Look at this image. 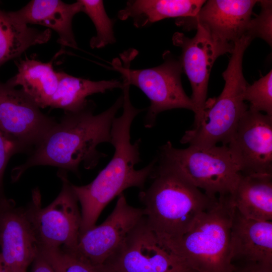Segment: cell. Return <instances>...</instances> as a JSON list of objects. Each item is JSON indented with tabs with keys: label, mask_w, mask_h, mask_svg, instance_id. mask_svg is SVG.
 <instances>
[{
	"label": "cell",
	"mask_w": 272,
	"mask_h": 272,
	"mask_svg": "<svg viewBox=\"0 0 272 272\" xmlns=\"http://www.w3.org/2000/svg\"><path fill=\"white\" fill-rule=\"evenodd\" d=\"M243 98L250 103L249 109L272 116V71L252 85L248 84Z\"/></svg>",
	"instance_id": "d4e9b609"
},
{
	"label": "cell",
	"mask_w": 272,
	"mask_h": 272,
	"mask_svg": "<svg viewBox=\"0 0 272 272\" xmlns=\"http://www.w3.org/2000/svg\"><path fill=\"white\" fill-rule=\"evenodd\" d=\"M112 272H194L143 216L106 264Z\"/></svg>",
	"instance_id": "9c48e42d"
},
{
	"label": "cell",
	"mask_w": 272,
	"mask_h": 272,
	"mask_svg": "<svg viewBox=\"0 0 272 272\" xmlns=\"http://www.w3.org/2000/svg\"><path fill=\"white\" fill-rule=\"evenodd\" d=\"M51 34L49 29L39 30L21 23L0 9V67L29 47L46 43Z\"/></svg>",
	"instance_id": "7402d4cb"
},
{
	"label": "cell",
	"mask_w": 272,
	"mask_h": 272,
	"mask_svg": "<svg viewBox=\"0 0 272 272\" xmlns=\"http://www.w3.org/2000/svg\"><path fill=\"white\" fill-rule=\"evenodd\" d=\"M232 262L272 265V221L247 219L234 208L230 236Z\"/></svg>",
	"instance_id": "2e32d148"
},
{
	"label": "cell",
	"mask_w": 272,
	"mask_h": 272,
	"mask_svg": "<svg viewBox=\"0 0 272 272\" xmlns=\"http://www.w3.org/2000/svg\"><path fill=\"white\" fill-rule=\"evenodd\" d=\"M122 107V114L115 118L111 130L110 144L114 148L112 159L90 183L72 184L81 207L80 235L94 227L103 209L124 190L133 187L144 189L155 168L156 158L141 169L134 167L141 161V139L132 143L130 128L135 117L144 109L134 107L128 94L123 96Z\"/></svg>",
	"instance_id": "7a4b0ae2"
},
{
	"label": "cell",
	"mask_w": 272,
	"mask_h": 272,
	"mask_svg": "<svg viewBox=\"0 0 272 272\" xmlns=\"http://www.w3.org/2000/svg\"><path fill=\"white\" fill-rule=\"evenodd\" d=\"M81 12L80 0L73 4L60 0H32L19 10L8 13L21 23L40 25L55 31L58 35V43L77 49L72 21L75 15Z\"/></svg>",
	"instance_id": "e0dca14e"
},
{
	"label": "cell",
	"mask_w": 272,
	"mask_h": 272,
	"mask_svg": "<svg viewBox=\"0 0 272 272\" xmlns=\"http://www.w3.org/2000/svg\"><path fill=\"white\" fill-rule=\"evenodd\" d=\"M258 1L209 0L196 16L177 18L176 24L186 30L195 29L199 25L216 43L233 50L235 43L245 35Z\"/></svg>",
	"instance_id": "5bb4252c"
},
{
	"label": "cell",
	"mask_w": 272,
	"mask_h": 272,
	"mask_svg": "<svg viewBox=\"0 0 272 272\" xmlns=\"http://www.w3.org/2000/svg\"><path fill=\"white\" fill-rule=\"evenodd\" d=\"M235 266L233 272H272V265L258 262H244L242 266Z\"/></svg>",
	"instance_id": "83f0119b"
},
{
	"label": "cell",
	"mask_w": 272,
	"mask_h": 272,
	"mask_svg": "<svg viewBox=\"0 0 272 272\" xmlns=\"http://www.w3.org/2000/svg\"><path fill=\"white\" fill-rule=\"evenodd\" d=\"M204 0H132L118 13L121 20L131 18L137 28H143L170 18L192 17L206 3Z\"/></svg>",
	"instance_id": "d6986e66"
},
{
	"label": "cell",
	"mask_w": 272,
	"mask_h": 272,
	"mask_svg": "<svg viewBox=\"0 0 272 272\" xmlns=\"http://www.w3.org/2000/svg\"><path fill=\"white\" fill-rule=\"evenodd\" d=\"M39 252L25 209L0 196V256L4 272H27Z\"/></svg>",
	"instance_id": "9a60e30c"
},
{
	"label": "cell",
	"mask_w": 272,
	"mask_h": 272,
	"mask_svg": "<svg viewBox=\"0 0 272 272\" xmlns=\"http://www.w3.org/2000/svg\"><path fill=\"white\" fill-rule=\"evenodd\" d=\"M39 250L54 272H112L107 265L92 264L70 251L43 247Z\"/></svg>",
	"instance_id": "603a6c76"
},
{
	"label": "cell",
	"mask_w": 272,
	"mask_h": 272,
	"mask_svg": "<svg viewBox=\"0 0 272 272\" xmlns=\"http://www.w3.org/2000/svg\"><path fill=\"white\" fill-rule=\"evenodd\" d=\"M234 210L228 196L218 197L183 235L165 242L194 272H233L230 236Z\"/></svg>",
	"instance_id": "277c9868"
},
{
	"label": "cell",
	"mask_w": 272,
	"mask_h": 272,
	"mask_svg": "<svg viewBox=\"0 0 272 272\" xmlns=\"http://www.w3.org/2000/svg\"><path fill=\"white\" fill-rule=\"evenodd\" d=\"M56 123L21 89L0 82V129L20 151L37 146Z\"/></svg>",
	"instance_id": "30bf717a"
},
{
	"label": "cell",
	"mask_w": 272,
	"mask_h": 272,
	"mask_svg": "<svg viewBox=\"0 0 272 272\" xmlns=\"http://www.w3.org/2000/svg\"><path fill=\"white\" fill-rule=\"evenodd\" d=\"M82 12L86 14L93 23L96 35L90 41L92 48H100L115 42L113 32V21L107 15L103 2L99 0H80Z\"/></svg>",
	"instance_id": "cb8c5ba5"
},
{
	"label": "cell",
	"mask_w": 272,
	"mask_h": 272,
	"mask_svg": "<svg viewBox=\"0 0 272 272\" xmlns=\"http://www.w3.org/2000/svg\"><path fill=\"white\" fill-rule=\"evenodd\" d=\"M0 272H4L1 256H0Z\"/></svg>",
	"instance_id": "f546056e"
},
{
	"label": "cell",
	"mask_w": 272,
	"mask_h": 272,
	"mask_svg": "<svg viewBox=\"0 0 272 272\" xmlns=\"http://www.w3.org/2000/svg\"><path fill=\"white\" fill-rule=\"evenodd\" d=\"M58 74L57 88L48 107L62 109L64 112L81 109L87 104L89 96L123 87L122 82L118 80L93 81L75 77L62 71H58Z\"/></svg>",
	"instance_id": "44dd1931"
},
{
	"label": "cell",
	"mask_w": 272,
	"mask_h": 272,
	"mask_svg": "<svg viewBox=\"0 0 272 272\" xmlns=\"http://www.w3.org/2000/svg\"><path fill=\"white\" fill-rule=\"evenodd\" d=\"M18 72L7 82L21 89L40 108L48 107L59 82L52 60L43 62L26 58L17 63Z\"/></svg>",
	"instance_id": "ffe728a7"
},
{
	"label": "cell",
	"mask_w": 272,
	"mask_h": 272,
	"mask_svg": "<svg viewBox=\"0 0 272 272\" xmlns=\"http://www.w3.org/2000/svg\"><path fill=\"white\" fill-rule=\"evenodd\" d=\"M195 29L196 33L191 38L178 32L172 37L173 44L181 49L179 60L192 88L190 98L194 107L193 125L200 120L208 105V86L214 62L220 56L233 51L214 41L201 26L197 25Z\"/></svg>",
	"instance_id": "7c38bea8"
},
{
	"label": "cell",
	"mask_w": 272,
	"mask_h": 272,
	"mask_svg": "<svg viewBox=\"0 0 272 272\" xmlns=\"http://www.w3.org/2000/svg\"><path fill=\"white\" fill-rule=\"evenodd\" d=\"M150 185L140 192L145 216L165 240L183 235L218 198L207 195L177 171L157 163Z\"/></svg>",
	"instance_id": "3957f363"
},
{
	"label": "cell",
	"mask_w": 272,
	"mask_h": 272,
	"mask_svg": "<svg viewBox=\"0 0 272 272\" xmlns=\"http://www.w3.org/2000/svg\"><path fill=\"white\" fill-rule=\"evenodd\" d=\"M261 6L259 14L250 20L245 35L252 40L259 38L269 45L272 44V1H258Z\"/></svg>",
	"instance_id": "484cf974"
},
{
	"label": "cell",
	"mask_w": 272,
	"mask_h": 272,
	"mask_svg": "<svg viewBox=\"0 0 272 272\" xmlns=\"http://www.w3.org/2000/svg\"><path fill=\"white\" fill-rule=\"evenodd\" d=\"M156 159L158 164L177 171L212 198L228 196L241 175L227 145L178 149L168 141Z\"/></svg>",
	"instance_id": "8992f818"
},
{
	"label": "cell",
	"mask_w": 272,
	"mask_h": 272,
	"mask_svg": "<svg viewBox=\"0 0 272 272\" xmlns=\"http://www.w3.org/2000/svg\"><path fill=\"white\" fill-rule=\"evenodd\" d=\"M58 175L62 181L61 189L50 204L42 207L40 191L35 188L31 201L24 209L39 248L73 251L80 236L81 213L66 171L60 170Z\"/></svg>",
	"instance_id": "ba28073f"
},
{
	"label": "cell",
	"mask_w": 272,
	"mask_h": 272,
	"mask_svg": "<svg viewBox=\"0 0 272 272\" xmlns=\"http://www.w3.org/2000/svg\"><path fill=\"white\" fill-rule=\"evenodd\" d=\"M32 264L31 272H54L39 250Z\"/></svg>",
	"instance_id": "f1b7e54d"
},
{
	"label": "cell",
	"mask_w": 272,
	"mask_h": 272,
	"mask_svg": "<svg viewBox=\"0 0 272 272\" xmlns=\"http://www.w3.org/2000/svg\"><path fill=\"white\" fill-rule=\"evenodd\" d=\"M134 54L133 51L123 54L121 56L123 64L116 58L112 65L121 74L123 82L139 88L150 100V106L145 119V127H153L158 115L164 111L184 108L194 111L191 99L182 85L183 69L179 59L167 51L163 55L164 61L160 65L134 70L130 68V64Z\"/></svg>",
	"instance_id": "52a82bcc"
},
{
	"label": "cell",
	"mask_w": 272,
	"mask_h": 272,
	"mask_svg": "<svg viewBox=\"0 0 272 272\" xmlns=\"http://www.w3.org/2000/svg\"><path fill=\"white\" fill-rule=\"evenodd\" d=\"M118 197L113 210L106 219L80 235L77 247L72 251L92 264L106 265L145 216L143 208L129 205L123 193Z\"/></svg>",
	"instance_id": "4fadbf2b"
},
{
	"label": "cell",
	"mask_w": 272,
	"mask_h": 272,
	"mask_svg": "<svg viewBox=\"0 0 272 272\" xmlns=\"http://www.w3.org/2000/svg\"><path fill=\"white\" fill-rule=\"evenodd\" d=\"M20 151L18 147L0 129V192L3 174L8 161L12 155Z\"/></svg>",
	"instance_id": "4316f807"
},
{
	"label": "cell",
	"mask_w": 272,
	"mask_h": 272,
	"mask_svg": "<svg viewBox=\"0 0 272 272\" xmlns=\"http://www.w3.org/2000/svg\"><path fill=\"white\" fill-rule=\"evenodd\" d=\"M252 39L243 35L234 44L228 66L222 73L225 85L221 94L208 105L200 120L185 132L180 142L201 147L227 145L239 121L248 109L244 93L248 84L243 76L244 53Z\"/></svg>",
	"instance_id": "5b68a950"
},
{
	"label": "cell",
	"mask_w": 272,
	"mask_h": 272,
	"mask_svg": "<svg viewBox=\"0 0 272 272\" xmlns=\"http://www.w3.org/2000/svg\"><path fill=\"white\" fill-rule=\"evenodd\" d=\"M228 197L232 206L245 218L272 221V176L241 174Z\"/></svg>",
	"instance_id": "ac0fdd59"
},
{
	"label": "cell",
	"mask_w": 272,
	"mask_h": 272,
	"mask_svg": "<svg viewBox=\"0 0 272 272\" xmlns=\"http://www.w3.org/2000/svg\"><path fill=\"white\" fill-rule=\"evenodd\" d=\"M122 104L121 95L98 114H94L95 104L92 100L79 110L64 112L60 122L35 147L26 162L13 169V179H18L26 170L36 166H56L75 173L81 164L87 169L95 167L106 156L97 148L103 143H111L113 121Z\"/></svg>",
	"instance_id": "6da1fadb"
},
{
	"label": "cell",
	"mask_w": 272,
	"mask_h": 272,
	"mask_svg": "<svg viewBox=\"0 0 272 272\" xmlns=\"http://www.w3.org/2000/svg\"><path fill=\"white\" fill-rule=\"evenodd\" d=\"M227 146L241 174L272 176V116L248 108Z\"/></svg>",
	"instance_id": "8fae6325"
}]
</instances>
